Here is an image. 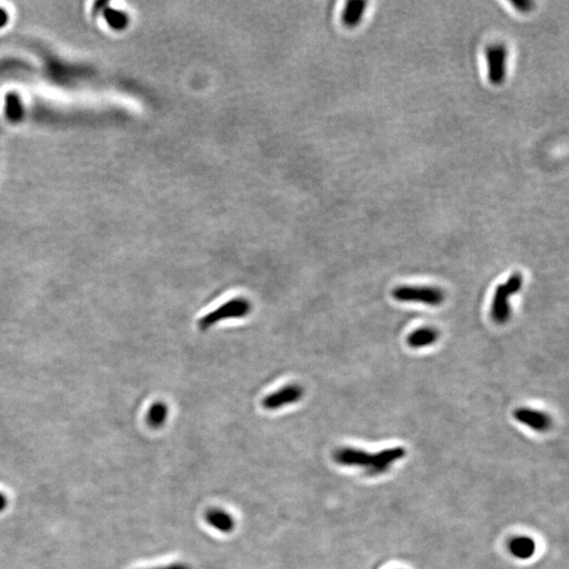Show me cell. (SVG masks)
I'll return each instance as SVG.
<instances>
[{"mask_svg": "<svg viewBox=\"0 0 569 569\" xmlns=\"http://www.w3.org/2000/svg\"><path fill=\"white\" fill-rule=\"evenodd\" d=\"M251 303L246 298H238L228 301L215 310L203 315L199 321V327L201 330L209 329L219 322L229 319H240L247 317L251 312Z\"/></svg>", "mask_w": 569, "mask_h": 569, "instance_id": "cell-2", "label": "cell"}, {"mask_svg": "<svg viewBox=\"0 0 569 569\" xmlns=\"http://www.w3.org/2000/svg\"><path fill=\"white\" fill-rule=\"evenodd\" d=\"M504 286H505L506 291L508 292L510 296L518 294L523 286V276L520 273L512 274Z\"/></svg>", "mask_w": 569, "mask_h": 569, "instance_id": "cell-13", "label": "cell"}, {"mask_svg": "<svg viewBox=\"0 0 569 569\" xmlns=\"http://www.w3.org/2000/svg\"><path fill=\"white\" fill-rule=\"evenodd\" d=\"M514 417L519 423L528 426L529 428L533 429L538 433H544V431H548L550 425H552V419H550L549 415H546L543 411L526 408V407L514 410Z\"/></svg>", "mask_w": 569, "mask_h": 569, "instance_id": "cell-6", "label": "cell"}, {"mask_svg": "<svg viewBox=\"0 0 569 569\" xmlns=\"http://www.w3.org/2000/svg\"><path fill=\"white\" fill-rule=\"evenodd\" d=\"M366 5V1H362V0H352V1L347 3L344 13H343L344 24L348 27H355L360 24L363 15H364Z\"/></svg>", "mask_w": 569, "mask_h": 569, "instance_id": "cell-11", "label": "cell"}, {"mask_svg": "<svg viewBox=\"0 0 569 569\" xmlns=\"http://www.w3.org/2000/svg\"><path fill=\"white\" fill-rule=\"evenodd\" d=\"M150 569H191V567H189L186 563H173L167 566L155 567V568Z\"/></svg>", "mask_w": 569, "mask_h": 569, "instance_id": "cell-15", "label": "cell"}, {"mask_svg": "<svg viewBox=\"0 0 569 569\" xmlns=\"http://www.w3.org/2000/svg\"><path fill=\"white\" fill-rule=\"evenodd\" d=\"M406 452L403 447L389 448L377 454H369L362 449L352 447L340 448L333 454V459L338 464L348 467H360L371 477L384 475L390 467L404 458Z\"/></svg>", "mask_w": 569, "mask_h": 569, "instance_id": "cell-1", "label": "cell"}, {"mask_svg": "<svg viewBox=\"0 0 569 569\" xmlns=\"http://www.w3.org/2000/svg\"><path fill=\"white\" fill-rule=\"evenodd\" d=\"M7 506V498L3 494H0V512H3Z\"/></svg>", "mask_w": 569, "mask_h": 569, "instance_id": "cell-16", "label": "cell"}, {"mask_svg": "<svg viewBox=\"0 0 569 569\" xmlns=\"http://www.w3.org/2000/svg\"><path fill=\"white\" fill-rule=\"evenodd\" d=\"M303 396L304 388L302 386L290 384L266 396L261 401V405L267 410H278L282 407L298 402L302 400Z\"/></svg>", "mask_w": 569, "mask_h": 569, "instance_id": "cell-5", "label": "cell"}, {"mask_svg": "<svg viewBox=\"0 0 569 569\" xmlns=\"http://www.w3.org/2000/svg\"><path fill=\"white\" fill-rule=\"evenodd\" d=\"M512 5L519 10V11L522 12H528L533 9V3L531 1H523V0H520V1H516V3H512Z\"/></svg>", "mask_w": 569, "mask_h": 569, "instance_id": "cell-14", "label": "cell"}, {"mask_svg": "<svg viewBox=\"0 0 569 569\" xmlns=\"http://www.w3.org/2000/svg\"><path fill=\"white\" fill-rule=\"evenodd\" d=\"M439 338V332L431 327H423L409 334L407 343L411 348H423L435 344Z\"/></svg>", "mask_w": 569, "mask_h": 569, "instance_id": "cell-9", "label": "cell"}, {"mask_svg": "<svg viewBox=\"0 0 569 569\" xmlns=\"http://www.w3.org/2000/svg\"><path fill=\"white\" fill-rule=\"evenodd\" d=\"M510 550L512 556L520 560L531 559L535 552V543L529 537H517L510 543Z\"/></svg>", "mask_w": 569, "mask_h": 569, "instance_id": "cell-10", "label": "cell"}, {"mask_svg": "<svg viewBox=\"0 0 569 569\" xmlns=\"http://www.w3.org/2000/svg\"><path fill=\"white\" fill-rule=\"evenodd\" d=\"M488 64V78L490 82L500 85L505 80L506 62L508 50L502 43L489 45L486 50Z\"/></svg>", "mask_w": 569, "mask_h": 569, "instance_id": "cell-4", "label": "cell"}, {"mask_svg": "<svg viewBox=\"0 0 569 569\" xmlns=\"http://www.w3.org/2000/svg\"><path fill=\"white\" fill-rule=\"evenodd\" d=\"M205 520L208 525L223 533H230L236 527L233 517L221 508H211L205 514Z\"/></svg>", "mask_w": 569, "mask_h": 569, "instance_id": "cell-8", "label": "cell"}, {"mask_svg": "<svg viewBox=\"0 0 569 569\" xmlns=\"http://www.w3.org/2000/svg\"><path fill=\"white\" fill-rule=\"evenodd\" d=\"M392 296L398 302L423 303L428 306H439L445 300L444 292L435 287L402 286L394 289Z\"/></svg>", "mask_w": 569, "mask_h": 569, "instance_id": "cell-3", "label": "cell"}, {"mask_svg": "<svg viewBox=\"0 0 569 569\" xmlns=\"http://www.w3.org/2000/svg\"><path fill=\"white\" fill-rule=\"evenodd\" d=\"M510 296L506 291L504 284H499L494 292L491 305V317L498 324H505L512 315L510 305Z\"/></svg>", "mask_w": 569, "mask_h": 569, "instance_id": "cell-7", "label": "cell"}, {"mask_svg": "<svg viewBox=\"0 0 569 569\" xmlns=\"http://www.w3.org/2000/svg\"><path fill=\"white\" fill-rule=\"evenodd\" d=\"M168 413H169V409H168V406L165 403H154L149 409L148 415H147V423H148L151 428H161L167 421Z\"/></svg>", "mask_w": 569, "mask_h": 569, "instance_id": "cell-12", "label": "cell"}]
</instances>
